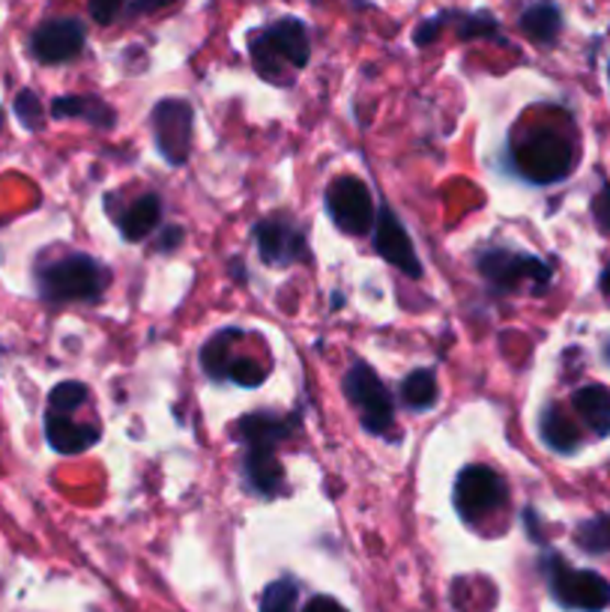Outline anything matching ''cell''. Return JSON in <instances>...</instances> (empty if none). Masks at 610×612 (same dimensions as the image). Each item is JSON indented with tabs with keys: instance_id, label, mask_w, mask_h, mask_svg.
<instances>
[{
	"instance_id": "7402d4cb",
	"label": "cell",
	"mask_w": 610,
	"mask_h": 612,
	"mask_svg": "<svg viewBox=\"0 0 610 612\" xmlns=\"http://www.w3.org/2000/svg\"><path fill=\"white\" fill-rule=\"evenodd\" d=\"M450 19L455 22V33L464 43L467 40H497L500 36V22L488 10L450 12Z\"/></svg>"
},
{
	"instance_id": "f1b7e54d",
	"label": "cell",
	"mask_w": 610,
	"mask_h": 612,
	"mask_svg": "<svg viewBox=\"0 0 610 612\" xmlns=\"http://www.w3.org/2000/svg\"><path fill=\"white\" fill-rule=\"evenodd\" d=\"M129 0H87V10H90V19L99 24V27H108L114 24L126 12Z\"/></svg>"
},
{
	"instance_id": "f546056e",
	"label": "cell",
	"mask_w": 610,
	"mask_h": 612,
	"mask_svg": "<svg viewBox=\"0 0 610 612\" xmlns=\"http://www.w3.org/2000/svg\"><path fill=\"white\" fill-rule=\"evenodd\" d=\"M450 24V10L437 12V15H431V19H425V22L417 24V31H413V45H419V48H425V45L437 43L440 31Z\"/></svg>"
},
{
	"instance_id": "d4e9b609",
	"label": "cell",
	"mask_w": 610,
	"mask_h": 612,
	"mask_svg": "<svg viewBox=\"0 0 610 612\" xmlns=\"http://www.w3.org/2000/svg\"><path fill=\"white\" fill-rule=\"evenodd\" d=\"M297 598H300V589L288 577L269 582L260 594V612H293L297 610Z\"/></svg>"
},
{
	"instance_id": "9c48e42d",
	"label": "cell",
	"mask_w": 610,
	"mask_h": 612,
	"mask_svg": "<svg viewBox=\"0 0 610 612\" xmlns=\"http://www.w3.org/2000/svg\"><path fill=\"white\" fill-rule=\"evenodd\" d=\"M192 120L195 111L186 99H162L159 105L153 108V135H156V147L165 156L171 168H180L189 162L192 153Z\"/></svg>"
},
{
	"instance_id": "9a60e30c",
	"label": "cell",
	"mask_w": 610,
	"mask_h": 612,
	"mask_svg": "<svg viewBox=\"0 0 610 612\" xmlns=\"http://www.w3.org/2000/svg\"><path fill=\"white\" fill-rule=\"evenodd\" d=\"M518 27L535 45H551L563 33V10L554 0H530L518 15Z\"/></svg>"
},
{
	"instance_id": "44dd1931",
	"label": "cell",
	"mask_w": 610,
	"mask_h": 612,
	"mask_svg": "<svg viewBox=\"0 0 610 612\" xmlns=\"http://www.w3.org/2000/svg\"><path fill=\"white\" fill-rule=\"evenodd\" d=\"M542 439H545L554 452L572 454L578 448L580 433L575 431V424H568V419L557 407H545V412H542Z\"/></svg>"
},
{
	"instance_id": "5b68a950",
	"label": "cell",
	"mask_w": 610,
	"mask_h": 612,
	"mask_svg": "<svg viewBox=\"0 0 610 612\" xmlns=\"http://www.w3.org/2000/svg\"><path fill=\"white\" fill-rule=\"evenodd\" d=\"M547 586L563 607L580 612H601L610 607V582L596 570H578L559 556H547Z\"/></svg>"
},
{
	"instance_id": "8fae6325",
	"label": "cell",
	"mask_w": 610,
	"mask_h": 612,
	"mask_svg": "<svg viewBox=\"0 0 610 612\" xmlns=\"http://www.w3.org/2000/svg\"><path fill=\"white\" fill-rule=\"evenodd\" d=\"M85 45H87L85 22H78V19H66V15L48 19V22H43L31 33L33 57H36L40 64H48V66L76 60L78 54L85 52Z\"/></svg>"
},
{
	"instance_id": "30bf717a",
	"label": "cell",
	"mask_w": 610,
	"mask_h": 612,
	"mask_svg": "<svg viewBox=\"0 0 610 612\" xmlns=\"http://www.w3.org/2000/svg\"><path fill=\"white\" fill-rule=\"evenodd\" d=\"M255 243L267 266H293L309 257L306 233L288 215H267L255 224Z\"/></svg>"
},
{
	"instance_id": "603a6c76",
	"label": "cell",
	"mask_w": 610,
	"mask_h": 612,
	"mask_svg": "<svg viewBox=\"0 0 610 612\" xmlns=\"http://www.w3.org/2000/svg\"><path fill=\"white\" fill-rule=\"evenodd\" d=\"M243 332L240 329H225V332H219V335H213V338L207 341V347H203L201 353V368L210 374V377H225L228 365H231V349H228V344L234 338H240Z\"/></svg>"
},
{
	"instance_id": "cb8c5ba5",
	"label": "cell",
	"mask_w": 610,
	"mask_h": 612,
	"mask_svg": "<svg viewBox=\"0 0 610 612\" xmlns=\"http://www.w3.org/2000/svg\"><path fill=\"white\" fill-rule=\"evenodd\" d=\"M575 541L584 553L592 556H608L610 553V514H599V518L584 520L575 528Z\"/></svg>"
},
{
	"instance_id": "ac0fdd59",
	"label": "cell",
	"mask_w": 610,
	"mask_h": 612,
	"mask_svg": "<svg viewBox=\"0 0 610 612\" xmlns=\"http://www.w3.org/2000/svg\"><path fill=\"white\" fill-rule=\"evenodd\" d=\"M572 407L578 412L584 424L596 436H610V389L608 386H584L572 394Z\"/></svg>"
},
{
	"instance_id": "3957f363",
	"label": "cell",
	"mask_w": 610,
	"mask_h": 612,
	"mask_svg": "<svg viewBox=\"0 0 610 612\" xmlns=\"http://www.w3.org/2000/svg\"><path fill=\"white\" fill-rule=\"evenodd\" d=\"M476 266H479L485 281L500 293H514V290H521L524 281H533V293L539 296L545 293L551 287V278H554V269L542 257L524 252H506V248L483 252Z\"/></svg>"
},
{
	"instance_id": "836d02e7",
	"label": "cell",
	"mask_w": 610,
	"mask_h": 612,
	"mask_svg": "<svg viewBox=\"0 0 610 612\" xmlns=\"http://www.w3.org/2000/svg\"><path fill=\"white\" fill-rule=\"evenodd\" d=\"M302 612H347L339 601H332V598H323V594H318V598H311L309 603H306V610Z\"/></svg>"
},
{
	"instance_id": "5bb4252c",
	"label": "cell",
	"mask_w": 610,
	"mask_h": 612,
	"mask_svg": "<svg viewBox=\"0 0 610 612\" xmlns=\"http://www.w3.org/2000/svg\"><path fill=\"white\" fill-rule=\"evenodd\" d=\"M297 415H279V412H252L236 422V436L246 445H267L276 448L281 439H288L297 431Z\"/></svg>"
},
{
	"instance_id": "4fadbf2b",
	"label": "cell",
	"mask_w": 610,
	"mask_h": 612,
	"mask_svg": "<svg viewBox=\"0 0 610 612\" xmlns=\"http://www.w3.org/2000/svg\"><path fill=\"white\" fill-rule=\"evenodd\" d=\"M97 424H78L64 412H52L45 415V439L57 454H81L99 443Z\"/></svg>"
},
{
	"instance_id": "d6986e66",
	"label": "cell",
	"mask_w": 610,
	"mask_h": 612,
	"mask_svg": "<svg viewBox=\"0 0 610 612\" xmlns=\"http://www.w3.org/2000/svg\"><path fill=\"white\" fill-rule=\"evenodd\" d=\"M162 222V201L156 194H141L138 201L132 203L123 215L118 219L120 233L126 243H141L147 240Z\"/></svg>"
},
{
	"instance_id": "7a4b0ae2",
	"label": "cell",
	"mask_w": 610,
	"mask_h": 612,
	"mask_svg": "<svg viewBox=\"0 0 610 612\" xmlns=\"http://www.w3.org/2000/svg\"><path fill=\"white\" fill-rule=\"evenodd\" d=\"M248 52H252L255 69L264 78H273V66L279 64H288L293 69H306L311 60L309 27L300 19L285 15L279 22H273L269 27L255 33L252 43H248Z\"/></svg>"
},
{
	"instance_id": "484cf974",
	"label": "cell",
	"mask_w": 610,
	"mask_h": 612,
	"mask_svg": "<svg viewBox=\"0 0 610 612\" xmlns=\"http://www.w3.org/2000/svg\"><path fill=\"white\" fill-rule=\"evenodd\" d=\"M87 398H90V391H87L85 382H60V386H54L52 394H48V410L73 415V412L85 407Z\"/></svg>"
},
{
	"instance_id": "e0dca14e",
	"label": "cell",
	"mask_w": 610,
	"mask_h": 612,
	"mask_svg": "<svg viewBox=\"0 0 610 612\" xmlns=\"http://www.w3.org/2000/svg\"><path fill=\"white\" fill-rule=\"evenodd\" d=\"M54 120H85L97 129H114L118 116L97 96H60L52 102Z\"/></svg>"
},
{
	"instance_id": "8d00e7d4",
	"label": "cell",
	"mask_w": 610,
	"mask_h": 612,
	"mask_svg": "<svg viewBox=\"0 0 610 612\" xmlns=\"http://www.w3.org/2000/svg\"><path fill=\"white\" fill-rule=\"evenodd\" d=\"M608 75H610V66H608Z\"/></svg>"
},
{
	"instance_id": "7c38bea8",
	"label": "cell",
	"mask_w": 610,
	"mask_h": 612,
	"mask_svg": "<svg viewBox=\"0 0 610 612\" xmlns=\"http://www.w3.org/2000/svg\"><path fill=\"white\" fill-rule=\"evenodd\" d=\"M375 252L384 257L386 264L396 266L398 272H404L407 278H422V264H419V254L413 248V240L407 227L396 219L392 210L377 212L375 222Z\"/></svg>"
},
{
	"instance_id": "d6a6232c",
	"label": "cell",
	"mask_w": 610,
	"mask_h": 612,
	"mask_svg": "<svg viewBox=\"0 0 610 612\" xmlns=\"http://www.w3.org/2000/svg\"><path fill=\"white\" fill-rule=\"evenodd\" d=\"M182 236H186V231H182L180 224H171V227H165L156 248H159V252H174V248H180Z\"/></svg>"
},
{
	"instance_id": "d590c367",
	"label": "cell",
	"mask_w": 610,
	"mask_h": 612,
	"mask_svg": "<svg viewBox=\"0 0 610 612\" xmlns=\"http://www.w3.org/2000/svg\"><path fill=\"white\" fill-rule=\"evenodd\" d=\"M0 129H3V111H0Z\"/></svg>"
},
{
	"instance_id": "ffe728a7",
	"label": "cell",
	"mask_w": 610,
	"mask_h": 612,
	"mask_svg": "<svg viewBox=\"0 0 610 612\" xmlns=\"http://www.w3.org/2000/svg\"><path fill=\"white\" fill-rule=\"evenodd\" d=\"M437 377H434V370L429 368H417L407 374L404 380H401V403H404L407 410L413 412H425L431 410L434 403H437Z\"/></svg>"
},
{
	"instance_id": "83f0119b",
	"label": "cell",
	"mask_w": 610,
	"mask_h": 612,
	"mask_svg": "<svg viewBox=\"0 0 610 612\" xmlns=\"http://www.w3.org/2000/svg\"><path fill=\"white\" fill-rule=\"evenodd\" d=\"M225 377L231 382H236V386H246V389H252V386H260L264 382V368H257L255 361L248 359H231V365H228Z\"/></svg>"
},
{
	"instance_id": "6da1fadb",
	"label": "cell",
	"mask_w": 610,
	"mask_h": 612,
	"mask_svg": "<svg viewBox=\"0 0 610 612\" xmlns=\"http://www.w3.org/2000/svg\"><path fill=\"white\" fill-rule=\"evenodd\" d=\"M108 287V272L90 254H69L40 269V293L52 305L97 302Z\"/></svg>"
},
{
	"instance_id": "4316f807",
	"label": "cell",
	"mask_w": 610,
	"mask_h": 612,
	"mask_svg": "<svg viewBox=\"0 0 610 612\" xmlns=\"http://www.w3.org/2000/svg\"><path fill=\"white\" fill-rule=\"evenodd\" d=\"M15 116H19V123H22L27 132H40L45 126V116H43V102H40V96L33 93V90H22V93L15 96V105H12Z\"/></svg>"
},
{
	"instance_id": "8992f818",
	"label": "cell",
	"mask_w": 610,
	"mask_h": 612,
	"mask_svg": "<svg viewBox=\"0 0 610 612\" xmlns=\"http://www.w3.org/2000/svg\"><path fill=\"white\" fill-rule=\"evenodd\" d=\"M514 165L530 182H557L572 170L568 141L551 129H535L514 147Z\"/></svg>"
},
{
	"instance_id": "2e32d148",
	"label": "cell",
	"mask_w": 610,
	"mask_h": 612,
	"mask_svg": "<svg viewBox=\"0 0 610 612\" xmlns=\"http://www.w3.org/2000/svg\"><path fill=\"white\" fill-rule=\"evenodd\" d=\"M246 478L252 490L264 493V497H276L285 485V469L276 457V448L246 445Z\"/></svg>"
},
{
	"instance_id": "1f68e13d",
	"label": "cell",
	"mask_w": 610,
	"mask_h": 612,
	"mask_svg": "<svg viewBox=\"0 0 610 612\" xmlns=\"http://www.w3.org/2000/svg\"><path fill=\"white\" fill-rule=\"evenodd\" d=\"M171 3H177V0H129L126 12L129 15H151V12L171 7Z\"/></svg>"
},
{
	"instance_id": "ba28073f",
	"label": "cell",
	"mask_w": 610,
	"mask_h": 612,
	"mask_svg": "<svg viewBox=\"0 0 610 612\" xmlns=\"http://www.w3.org/2000/svg\"><path fill=\"white\" fill-rule=\"evenodd\" d=\"M506 497H509V487H506L503 476L493 472L491 466L473 464L464 466L458 478H455V497H452V502L458 508L461 518L476 523V520L493 514L497 508H503Z\"/></svg>"
},
{
	"instance_id": "4dcf8cb0",
	"label": "cell",
	"mask_w": 610,
	"mask_h": 612,
	"mask_svg": "<svg viewBox=\"0 0 610 612\" xmlns=\"http://www.w3.org/2000/svg\"><path fill=\"white\" fill-rule=\"evenodd\" d=\"M592 219H596L601 233H610V186H605V189L592 198Z\"/></svg>"
},
{
	"instance_id": "52a82bcc",
	"label": "cell",
	"mask_w": 610,
	"mask_h": 612,
	"mask_svg": "<svg viewBox=\"0 0 610 612\" xmlns=\"http://www.w3.org/2000/svg\"><path fill=\"white\" fill-rule=\"evenodd\" d=\"M323 203H326V215L339 231L351 233V236H365L375 231V198L359 177H339L326 189Z\"/></svg>"
},
{
	"instance_id": "e575fe53",
	"label": "cell",
	"mask_w": 610,
	"mask_h": 612,
	"mask_svg": "<svg viewBox=\"0 0 610 612\" xmlns=\"http://www.w3.org/2000/svg\"><path fill=\"white\" fill-rule=\"evenodd\" d=\"M599 287H601V293L605 296H610V266L601 272V278H599Z\"/></svg>"
},
{
	"instance_id": "277c9868",
	"label": "cell",
	"mask_w": 610,
	"mask_h": 612,
	"mask_svg": "<svg viewBox=\"0 0 610 612\" xmlns=\"http://www.w3.org/2000/svg\"><path fill=\"white\" fill-rule=\"evenodd\" d=\"M344 394H347V401L354 403V410L359 412L365 431L377 433V436H386L392 431V424H396V401H392V394L384 386V380L365 361H354L347 368V374H344Z\"/></svg>"
}]
</instances>
